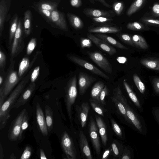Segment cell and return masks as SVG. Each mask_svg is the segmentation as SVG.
I'll use <instances>...</instances> for the list:
<instances>
[{"label": "cell", "mask_w": 159, "mask_h": 159, "mask_svg": "<svg viewBox=\"0 0 159 159\" xmlns=\"http://www.w3.org/2000/svg\"><path fill=\"white\" fill-rule=\"evenodd\" d=\"M83 12L87 16L93 17H111L115 15L114 12L111 10L107 11L90 8H84L83 10Z\"/></svg>", "instance_id": "cell-16"}, {"label": "cell", "mask_w": 159, "mask_h": 159, "mask_svg": "<svg viewBox=\"0 0 159 159\" xmlns=\"http://www.w3.org/2000/svg\"><path fill=\"white\" fill-rule=\"evenodd\" d=\"M90 108L87 102H82L80 106L76 105V107L78 117L82 128L84 127L86 125Z\"/></svg>", "instance_id": "cell-15"}, {"label": "cell", "mask_w": 159, "mask_h": 159, "mask_svg": "<svg viewBox=\"0 0 159 159\" xmlns=\"http://www.w3.org/2000/svg\"><path fill=\"white\" fill-rule=\"evenodd\" d=\"M18 20V16L17 14H15L10 21L8 40V44L10 48L11 46L17 28Z\"/></svg>", "instance_id": "cell-21"}, {"label": "cell", "mask_w": 159, "mask_h": 159, "mask_svg": "<svg viewBox=\"0 0 159 159\" xmlns=\"http://www.w3.org/2000/svg\"><path fill=\"white\" fill-rule=\"evenodd\" d=\"M62 150L68 159H76L77 153L71 137L65 131L62 134L61 140Z\"/></svg>", "instance_id": "cell-6"}, {"label": "cell", "mask_w": 159, "mask_h": 159, "mask_svg": "<svg viewBox=\"0 0 159 159\" xmlns=\"http://www.w3.org/2000/svg\"><path fill=\"white\" fill-rule=\"evenodd\" d=\"M67 16L71 26L76 30L82 29L84 27V23L81 19L74 14L68 12Z\"/></svg>", "instance_id": "cell-24"}, {"label": "cell", "mask_w": 159, "mask_h": 159, "mask_svg": "<svg viewBox=\"0 0 159 159\" xmlns=\"http://www.w3.org/2000/svg\"><path fill=\"white\" fill-rule=\"evenodd\" d=\"M111 98L114 103L119 112L124 117L126 120L129 122L130 120L127 116L125 107V106L127 104V101H121L113 95L111 97Z\"/></svg>", "instance_id": "cell-20"}, {"label": "cell", "mask_w": 159, "mask_h": 159, "mask_svg": "<svg viewBox=\"0 0 159 159\" xmlns=\"http://www.w3.org/2000/svg\"><path fill=\"white\" fill-rule=\"evenodd\" d=\"M140 62L148 69L159 70V60L153 58H146L140 60Z\"/></svg>", "instance_id": "cell-27"}, {"label": "cell", "mask_w": 159, "mask_h": 159, "mask_svg": "<svg viewBox=\"0 0 159 159\" xmlns=\"http://www.w3.org/2000/svg\"><path fill=\"white\" fill-rule=\"evenodd\" d=\"M139 21L146 25L159 27V19L153 18L150 17H143Z\"/></svg>", "instance_id": "cell-38"}, {"label": "cell", "mask_w": 159, "mask_h": 159, "mask_svg": "<svg viewBox=\"0 0 159 159\" xmlns=\"http://www.w3.org/2000/svg\"><path fill=\"white\" fill-rule=\"evenodd\" d=\"M90 1L92 2V1H98L100 3H101L103 5L105 6V7H108L110 8L111 7V6L108 4L105 0H90Z\"/></svg>", "instance_id": "cell-58"}, {"label": "cell", "mask_w": 159, "mask_h": 159, "mask_svg": "<svg viewBox=\"0 0 159 159\" xmlns=\"http://www.w3.org/2000/svg\"><path fill=\"white\" fill-rule=\"evenodd\" d=\"M89 102L94 111L98 114L103 116L105 110L101 105V103L91 98L89 99Z\"/></svg>", "instance_id": "cell-36"}, {"label": "cell", "mask_w": 159, "mask_h": 159, "mask_svg": "<svg viewBox=\"0 0 159 159\" xmlns=\"http://www.w3.org/2000/svg\"><path fill=\"white\" fill-rule=\"evenodd\" d=\"M133 79L135 84L139 91L141 93H143L145 90V86L137 74H134L133 76Z\"/></svg>", "instance_id": "cell-39"}, {"label": "cell", "mask_w": 159, "mask_h": 159, "mask_svg": "<svg viewBox=\"0 0 159 159\" xmlns=\"http://www.w3.org/2000/svg\"><path fill=\"white\" fill-rule=\"evenodd\" d=\"M36 87V84L31 82L28 86L24 89L13 107V108H18L25 105L30 99Z\"/></svg>", "instance_id": "cell-12"}, {"label": "cell", "mask_w": 159, "mask_h": 159, "mask_svg": "<svg viewBox=\"0 0 159 159\" xmlns=\"http://www.w3.org/2000/svg\"><path fill=\"white\" fill-rule=\"evenodd\" d=\"M111 120L112 128L114 132L118 136L121 137L122 132L119 126L114 120L111 119Z\"/></svg>", "instance_id": "cell-45"}, {"label": "cell", "mask_w": 159, "mask_h": 159, "mask_svg": "<svg viewBox=\"0 0 159 159\" xmlns=\"http://www.w3.org/2000/svg\"><path fill=\"white\" fill-rule=\"evenodd\" d=\"M96 80V78L86 73L80 72L79 74L78 85L80 95H83L88 88Z\"/></svg>", "instance_id": "cell-10"}, {"label": "cell", "mask_w": 159, "mask_h": 159, "mask_svg": "<svg viewBox=\"0 0 159 159\" xmlns=\"http://www.w3.org/2000/svg\"><path fill=\"white\" fill-rule=\"evenodd\" d=\"M96 123L102 144L105 146L107 143V137L106 127L102 118L97 115H95Z\"/></svg>", "instance_id": "cell-18"}, {"label": "cell", "mask_w": 159, "mask_h": 159, "mask_svg": "<svg viewBox=\"0 0 159 159\" xmlns=\"http://www.w3.org/2000/svg\"><path fill=\"white\" fill-rule=\"evenodd\" d=\"M71 5L75 7H78L82 5L81 0H70Z\"/></svg>", "instance_id": "cell-55"}, {"label": "cell", "mask_w": 159, "mask_h": 159, "mask_svg": "<svg viewBox=\"0 0 159 159\" xmlns=\"http://www.w3.org/2000/svg\"><path fill=\"white\" fill-rule=\"evenodd\" d=\"M4 157L3 148L1 143L0 144V159H3Z\"/></svg>", "instance_id": "cell-60"}, {"label": "cell", "mask_w": 159, "mask_h": 159, "mask_svg": "<svg viewBox=\"0 0 159 159\" xmlns=\"http://www.w3.org/2000/svg\"><path fill=\"white\" fill-rule=\"evenodd\" d=\"M90 59L106 72L111 74L112 68L110 63L101 53L98 52H87Z\"/></svg>", "instance_id": "cell-9"}, {"label": "cell", "mask_w": 159, "mask_h": 159, "mask_svg": "<svg viewBox=\"0 0 159 159\" xmlns=\"http://www.w3.org/2000/svg\"><path fill=\"white\" fill-rule=\"evenodd\" d=\"M98 128L97 124L91 117L89 124V133L93 147L97 155L99 156L101 151V145Z\"/></svg>", "instance_id": "cell-8"}, {"label": "cell", "mask_w": 159, "mask_h": 159, "mask_svg": "<svg viewBox=\"0 0 159 159\" xmlns=\"http://www.w3.org/2000/svg\"><path fill=\"white\" fill-rule=\"evenodd\" d=\"M124 8V3L121 2H115L113 5V9L115 13L118 16L121 14Z\"/></svg>", "instance_id": "cell-42"}, {"label": "cell", "mask_w": 159, "mask_h": 159, "mask_svg": "<svg viewBox=\"0 0 159 159\" xmlns=\"http://www.w3.org/2000/svg\"><path fill=\"white\" fill-rule=\"evenodd\" d=\"M152 14L155 17H159V3H155L152 8Z\"/></svg>", "instance_id": "cell-52"}, {"label": "cell", "mask_w": 159, "mask_h": 159, "mask_svg": "<svg viewBox=\"0 0 159 159\" xmlns=\"http://www.w3.org/2000/svg\"><path fill=\"white\" fill-rule=\"evenodd\" d=\"M6 56L4 52L1 50L0 51V68L1 71L3 72L6 62Z\"/></svg>", "instance_id": "cell-50"}, {"label": "cell", "mask_w": 159, "mask_h": 159, "mask_svg": "<svg viewBox=\"0 0 159 159\" xmlns=\"http://www.w3.org/2000/svg\"><path fill=\"white\" fill-rule=\"evenodd\" d=\"M109 93V90L106 85H105L102 90L99 96V101L102 105H105V98L108 95Z\"/></svg>", "instance_id": "cell-41"}, {"label": "cell", "mask_w": 159, "mask_h": 159, "mask_svg": "<svg viewBox=\"0 0 159 159\" xmlns=\"http://www.w3.org/2000/svg\"><path fill=\"white\" fill-rule=\"evenodd\" d=\"M128 117L135 126L139 130L141 129V125L139 120L133 112L130 110L127 104L125 106Z\"/></svg>", "instance_id": "cell-32"}, {"label": "cell", "mask_w": 159, "mask_h": 159, "mask_svg": "<svg viewBox=\"0 0 159 159\" xmlns=\"http://www.w3.org/2000/svg\"><path fill=\"white\" fill-rule=\"evenodd\" d=\"M76 81V76L75 75L70 79L65 89V103L68 117L71 125L73 124L72 108L77 94Z\"/></svg>", "instance_id": "cell-2"}, {"label": "cell", "mask_w": 159, "mask_h": 159, "mask_svg": "<svg viewBox=\"0 0 159 159\" xmlns=\"http://www.w3.org/2000/svg\"><path fill=\"white\" fill-rule=\"evenodd\" d=\"M87 37L98 47L109 55H113L116 53V49L104 40L91 33H88Z\"/></svg>", "instance_id": "cell-11"}, {"label": "cell", "mask_w": 159, "mask_h": 159, "mask_svg": "<svg viewBox=\"0 0 159 159\" xmlns=\"http://www.w3.org/2000/svg\"><path fill=\"white\" fill-rule=\"evenodd\" d=\"M36 45V39L32 38L28 43L26 53L28 55H30L34 50Z\"/></svg>", "instance_id": "cell-43"}, {"label": "cell", "mask_w": 159, "mask_h": 159, "mask_svg": "<svg viewBox=\"0 0 159 159\" xmlns=\"http://www.w3.org/2000/svg\"><path fill=\"white\" fill-rule=\"evenodd\" d=\"M123 84L125 89L131 99L137 107H140V104L137 97L127 82L125 80H123Z\"/></svg>", "instance_id": "cell-35"}, {"label": "cell", "mask_w": 159, "mask_h": 159, "mask_svg": "<svg viewBox=\"0 0 159 159\" xmlns=\"http://www.w3.org/2000/svg\"><path fill=\"white\" fill-rule=\"evenodd\" d=\"M23 27L20 18L19 19L17 28L10 48V61L17 56L22 51L24 47L23 39Z\"/></svg>", "instance_id": "cell-4"}, {"label": "cell", "mask_w": 159, "mask_h": 159, "mask_svg": "<svg viewBox=\"0 0 159 159\" xmlns=\"http://www.w3.org/2000/svg\"><path fill=\"white\" fill-rule=\"evenodd\" d=\"M121 147L119 143L116 140H114L112 143L111 147L114 157L120 158L123 151L121 149Z\"/></svg>", "instance_id": "cell-37"}, {"label": "cell", "mask_w": 159, "mask_h": 159, "mask_svg": "<svg viewBox=\"0 0 159 159\" xmlns=\"http://www.w3.org/2000/svg\"><path fill=\"white\" fill-rule=\"evenodd\" d=\"M146 0H136L130 6L127 11V15L130 16L135 13L144 5Z\"/></svg>", "instance_id": "cell-33"}, {"label": "cell", "mask_w": 159, "mask_h": 159, "mask_svg": "<svg viewBox=\"0 0 159 159\" xmlns=\"http://www.w3.org/2000/svg\"><path fill=\"white\" fill-rule=\"evenodd\" d=\"M32 15L31 11L27 10L24 13V30L27 36L31 33L32 29Z\"/></svg>", "instance_id": "cell-22"}, {"label": "cell", "mask_w": 159, "mask_h": 159, "mask_svg": "<svg viewBox=\"0 0 159 159\" xmlns=\"http://www.w3.org/2000/svg\"><path fill=\"white\" fill-rule=\"evenodd\" d=\"M24 109L19 114L12 122L8 130V137L11 141H16L21 139V126L24 115L26 111Z\"/></svg>", "instance_id": "cell-5"}, {"label": "cell", "mask_w": 159, "mask_h": 159, "mask_svg": "<svg viewBox=\"0 0 159 159\" xmlns=\"http://www.w3.org/2000/svg\"><path fill=\"white\" fill-rule=\"evenodd\" d=\"M29 117L26 111L24 115L21 126V134L22 135L23 132L28 127Z\"/></svg>", "instance_id": "cell-44"}, {"label": "cell", "mask_w": 159, "mask_h": 159, "mask_svg": "<svg viewBox=\"0 0 159 159\" xmlns=\"http://www.w3.org/2000/svg\"><path fill=\"white\" fill-rule=\"evenodd\" d=\"M45 119L48 132H50L53 127V112L48 105L45 107Z\"/></svg>", "instance_id": "cell-29"}, {"label": "cell", "mask_w": 159, "mask_h": 159, "mask_svg": "<svg viewBox=\"0 0 159 159\" xmlns=\"http://www.w3.org/2000/svg\"><path fill=\"white\" fill-rule=\"evenodd\" d=\"M58 4L50 1H43L39 2L36 5L37 8L48 10L52 11L57 9Z\"/></svg>", "instance_id": "cell-30"}, {"label": "cell", "mask_w": 159, "mask_h": 159, "mask_svg": "<svg viewBox=\"0 0 159 159\" xmlns=\"http://www.w3.org/2000/svg\"><path fill=\"white\" fill-rule=\"evenodd\" d=\"M79 145L82 154L87 159H92L91 151L86 137L82 131L79 133Z\"/></svg>", "instance_id": "cell-17"}, {"label": "cell", "mask_w": 159, "mask_h": 159, "mask_svg": "<svg viewBox=\"0 0 159 159\" xmlns=\"http://www.w3.org/2000/svg\"><path fill=\"white\" fill-rule=\"evenodd\" d=\"M96 36L97 37L106 41L110 44H111L119 49L122 50H127L128 49L127 47L109 36L100 33L96 34Z\"/></svg>", "instance_id": "cell-23"}, {"label": "cell", "mask_w": 159, "mask_h": 159, "mask_svg": "<svg viewBox=\"0 0 159 159\" xmlns=\"http://www.w3.org/2000/svg\"><path fill=\"white\" fill-rule=\"evenodd\" d=\"M91 40L89 39L81 38L80 39V45L83 48H89L92 46Z\"/></svg>", "instance_id": "cell-49"}, {"label": "cell", "mask_w": 159, "mask_h": 159, "mask_svg": "<svg viewBox=\"0 0 159 159\" xmlns=\"http://www.w3.org/2000/svg\"><path fill=\"white\" fill-rule=\"evenodd\" d=\"M40 67L37 66L35 67L31 73L30 80L31 82L34 83L38 78L39 74Z\"/></svg>", "instance_id": "cell-47"}, {"label": "cell", "mask_w": 159, "mask_h": 159, "mask_svg": "<svg viewBox=\"0 0 159 159\" xmlns=\"http://www.w3.org/2000/svg\"><path fill=\"white\" fill-rule=\"evenodd\" d=\"M104 86V83L102 81H99L96 82L93 85L91 91V98L100 103V94Z\"/></svg>", "instance_id": "cell-25"}, {"label": "cell", "mask_w": 159, "mask_h": 159, "mask_svg": "<svg viewBox=\"0 0 159 159\" xmlns=\"http://www.w3.org/2000/svg\"><path fill=\"white\" fill-rule=\"evenodd\" d=\"M120 31V29L118 27L110 26L94 27L88 30V31L89 33H115Z\"/></svg>", "instance_id": "cell-19"}, {"label": "cell", "mask_w": 159, "mask_h": 159, "mask_svg": "<svg viewBox=\"0 0 159 159\" xmlns=\"http://www.w3.org/2000/svg\"><path fill=\"white\" fill-rule=\"evenodd\" d=\"M16 158L13 153H12L11 154V155L10 156V159H16Z\"/></svg>", "instance_id": "cell-62"}, {"label": "cell", "mask_w": 159, "mask_h": 159, "mask_svg": "<svg viewBox=\"0 0 159 159\" xmlns=\"http://www.w3.org/2000/svg\"><path fill=\"white\" fill-rule=\"evenodd\" d=\"M7 8L5 0L0 2V36L2 35L5 22Z\"/></svg>", "instance_id": "cell-26"}, {"label": "cell", "mask_w": 159, "mask_h": 159, "mask_svg": "<svg viewBox=\"0 0 159 159\" xmlns=\"http://www.w3.org/2000/svg\"><path fill=\"white\" fill-rule=\"evenodd\" d=\"M15 62L14 60L11 61L5 80L0 86V88L2 89L4 94L7 96L21 79L19 77L17 72L14 70Z\"/></svg>", "instance_id": "cell-3"}, {"label": "cell", "mask_w": 159, "mask_h": 159, "mask_svg": "<svg viewBox=\"0 0 159 159\" xmlns=\"http://www.w3.org/2000/svg\"><path fill=\"white\" fill-rule=\"evenodd\" d=\"M118 36L123 42L129 45L135 47L133 43L132 37L127 34H119Z\"/></svg>", "instance_id": "cell-40"}, {"label": "cell", "mask_w": 159, "mask_h": 159, "mask_svg": "<svg viewBox=\"0 0 159 159\" xmlns=\"http://www.w3.org/2000/svg\"><path fill=\"white\" fill-rule=\"evenodd\" d=\"M36 117L38 125L41 133L43 135H47L48 132L45 117L39 103H37L36 105Z\"/></svg>", "instance_id": "cell-14"}, {"label": "cell", "mask_w": 159, "mask_h": 159, "mask_svg": "<svg viewBox=\"0 0 159 159\" xmlns=\"http://www.w3.org/2000/svg\"><path fill=\"white\" fill-rule=\"evenodd\" d=\"M112 152V149L111 147H110L107 149L104 152L102 157V159H107L109 155L111 154V153Z\"/></svg>", "instance_id": "cell-54"}, {"label": "cell", "mask_w": 159, "mask_h": 159, "mask_svg": "<svg viewBox=\"0 0 159 159\" xmlns=\"http://www.w3.org/2000/svg\"><path fill=\"white\" fill-rule=\"evenodd\" d=\"M92 20L93 21L98 23H105L111 21L113 20L112 18L106 17H93Z\"/></svg>", "instance_id": "cell-51"}, {"label": "cell", "mask_w": 159, "mask_h": 159, "mask_svg": "<svg viewBox=\"0 0 159 159\" xmlns=\"http://www.w3.org/2000/svg\"><path fill=\"white\" fill-rule=\"evenodd\" d=\"M39 13L48 20L51 21L52 11L45 9L37 8Z\"/></svg>", "instance_id": "cell-48"}, {"label": "cell", "mask_w": 159, "mask_h": 159, "mask_svg": "<svg viewBox=\"0 0 159 159\" xmlns=\"http://www.w3.org/2000/svg\"><path fill=\"white\" fill-rule=\"evenodd\" d=\"M127 28L130 30L134 31H141L149 30V28L146 25L138 22L128 23Z\"/></svg>", "instance_id": "cell-34"}, {"label": "cell", "mask_w": 159, "mask_h": 159, "mask_svg": "<svg viewBox=\"0 0 159 159\" xmlns=\"http://www.w3.org/2000/svg\"><path fill=\"white\" fill-rule=\"evenodd\" d=\"M116 60L118 62L121 64L125 63L127 61V58L123 57H118L117 58Z\"/></svg>", "instance_id": "cell-57"}, {"label": "cell", "mask_w": 159, "mask_h": 159, "mask_svg": "<svg viewBox=\"0 0 159 159\" xmlns=\"http://www.w3.org/2000/svg\"><path fill=\"white\" fill-rule=\"evenodd\" d=\"M40 158L41 159H47V158L46 157L45 153L42 149L40 150Z\"/></svg>", "instance_id": "cell-59"}, {"label": "cell", "mask_w": 159, "mask_h": 159, "mask_svg": "<svg viewBox=\"0 0 159 159\" xmlns=\"http://www.w3.org/2000/svg\"><path fill=\"white\" fill-rule=\"evenodd\" d=\"M4 77L2 75H0V85L1 86L3 83L4 81Z\"/></svg>", "instance_id": "cell-61"}, {"label": "cell", "mask_w": 159, "mask_h": 159, "mask_svg": "<svg viewBox=\"0 0 159 159\" xmlns=\"http://www.w3.org/2000/svg\"><path fill=\"white\" fill-rule=\"evenodd\" d=\"M152 82L155 91L156 93H159V78H156L153 79Z\"/></svg>", "instance_id": "cell-53"}, {"label": "cell", "mask_w": 159, "mask_h": 159, "mask_svg": "<svg viewBox=\"0 0 159 159\" xmlns=\"http://www.w3.org/2000/svg\"><path fill=\"white\" fill-rule=\"evenodd\" d=\"M32 149L29 146H26L20 157V159H28L30 158L32 154Z\"/></svg>", "instance_id": "cell-46"}, {"label": "cell", "mask_w": 159, "mask_h": 159, "mask_svg": "<svg viewBox=\"0 0 159 159\" xmlns=\"http://www.w3.org/2000/svg\"><path fill=\"white\" fill-rule=\"evenodd\" d=\"M51 22L60 29L65 31L68 30L65 14L57 9L52 11Z\"/></svg>", "instance_id": "cell-13"}, {"label": "cell", "mask_w": 159, "mask_h": 159, "mask_svg": "<svg viewBox=\"0 0 159 159\" xmlns=\"http://www.w3.org/2000/svg\"><path fill=\"white\" fill-rule=\"evenodd\" d=\"M68 57L72 61L88 70L93 74L97 75L105 79H110L108 75L86 61L74 55L69 56Z\"/></svg>", "instance_id": "cell-7"}, {"label": "cell", "mask_w": 159, "mask_h": 159, "mask_svg": "<svg viewBox=\"0 0 159 159\" xmlns=\"http://www.w3.org/2000/svg\"><path fill=\"white\" fill-rule=\"evenodd\" d=\"M31 70L20 81L13 90L8 98L0 107V129L6 126L10 117V112L21 93L29 81L30 78Z\"/></svg>", "instance_id": "cell-1"}, {"label": "cell", "mask_w": 159, "mask_h": 159, "mask_svg": "<svg viewBox=\"0 0 159 159\" xmlns=\"http://www.w3.org/2000/svg\"><path fill=\"white\" fill-rule=\"evenodd\" d=\"M132 39L135 47L143 49H146L148 48L147 43L142 36L134 35L132 36Z\"/></svg>", "instance_id": "cell-28"}, {"label": "cell", "mask_w": 159, "mask_h": 159, "mask_svg": "<svg viewBox=\"0 0 159 159\" xmlns=\"http://www.w3.org/2000/svg\"><path fill=\"white\" fill-rule=\"evenodd\" d=\"M30 62L29 58L27 57H24L21 61L19 65L18 75L21 78L25 72L30 67Z\"/></svg>", "instance_id": "cell-31"}, {"label": "cell", "mask_w": 159, "mask_h": 159, "mask_svg": "<svg viewBox=\"0 0 159 159\" xmlns=\"http://www.w3.org/2000/svg\"><path fill=\"white\" fill-rule=\"evenodd\" d=\"M6 97L7 96L4 94L2 89L0 88V107L6 100Z\"/></svg>", "instance_id": "cell-56"}]
</instances>
